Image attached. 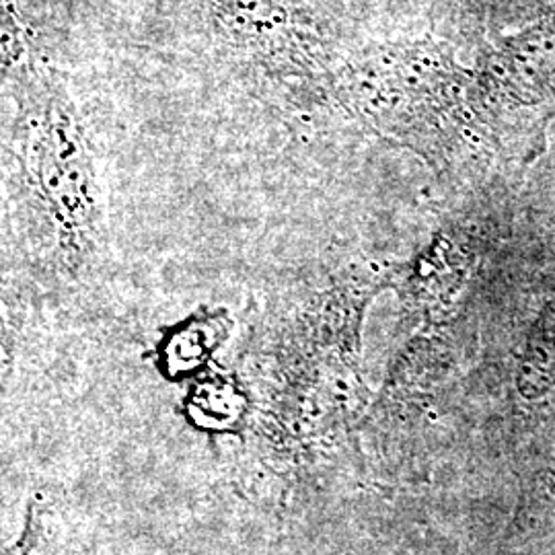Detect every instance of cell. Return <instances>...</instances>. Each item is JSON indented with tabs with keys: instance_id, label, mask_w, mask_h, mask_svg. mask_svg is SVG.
Masks as SVG:
<instances>
[{
	"instance_id": "2",
	"label": "cell",
	"mask_w": 555,
	"mask_h": 555,
	"mask_svg": "<svg viewBox=\"0 0 555 555\" xmlns=\"http://www.w3.org/2000/svg\"><path fill=\"white\" fill-rule=\"evenodd\" d=\"M222 23L247 40H274L291 27L286 0H208Z\"/></svg>"
},
{
	"instance_id": "3",
	"label": "cell",
	"mask_w": 555,
	"mask_h": 555,
	"mask_svg": "<svg viewBox=\"0 0 555 555\" xmlns=\"http://www.w3.org/2000/svg\"><path fill=\"white\" fill-rule=\"evenodd\" d=\"M522 387L533 383L537 389H545L555 383V305L537 325L535 337L529 346L522 369Z\"/></svg>"
},
{
	"instance_id": "1",
	"label": "cell",
	"mask_w": 555,
	"mask_h": 555,
	"mask_svg": "<svg viewBox=\"0 0 555 555\" xmlns=\"http://www.w3.org/2000/svg\"><path fill=\"white\" fill-rule=\"evenodd\" d=\"M34 163L41 199L59 227L64 251L70 258L85 256L98 235L95 181L77 118L59 95L46 105Z\"/></svg>"
}]
</instances>
